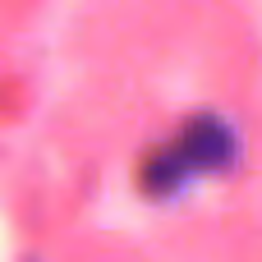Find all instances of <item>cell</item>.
I'll list each match as a JSON object with an SVG mask.
<instances>
[{
    "mask_svg": "<svg viewBox=\"0 0 262 262\" xmlns=\"http://www.w3.org/2000/svg\"><path fill=\"white\" fill-rule=\"evenodd\" d=\"M184 170H221L230 157H235V134L216 120V115H198L184 124L180 143H175Z\"/></svg>",
    "mask_w": 262,
    "mask_h": 262,
    "instance_id": "1",
    "label": "cell"
},
{
    "mask_svg": "<svg viewBox=\"0 0 262 262\" xmlns=\"http://www.w3.org/2000/svg\"><path fill=\"white\" fill-rule=\"evenodd\" d=\"M184 175H189V170H184V161H180V152H175V147L152 152V157H147V166H143V184H147L152 193H175Z\"/></svg>",
    "mask_w": 262,
    "mask_h": 262,
    "instance_id": "2",
    "label": "cell"
}]
</instances>
